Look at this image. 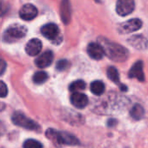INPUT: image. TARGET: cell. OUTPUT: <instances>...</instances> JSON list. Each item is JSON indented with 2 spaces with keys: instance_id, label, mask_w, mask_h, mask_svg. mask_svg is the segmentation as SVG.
Returning <instances> with one entry per match:
<instances>
[{
  "instance_id": "cell-18",
  "label": "cell",
  "mask_w": 148,
  "mask_h": 148,
  "mask_svg": "<svg viewBox=\"0 0 148 148\" xmlns=\"http://www.w3.org/2000/svg\"><path fill=\"white\" fill-rule=\"evenodd\" d=\"M107 77L115 84H119V73L114 66H110L107 69Z\"/></svg>"
},
{
  "instance_id": "cell-4",
  "label": "cell",
  "mask_w": 148,
  "mask_h": 148,
  "mask_svg": "<svg viewBox=\"0 0 148 148\" xmlns=\"http://www.w3.org/2000/svg\"><path fill=\"white\" fill-rule=\"evenodd\" d=\"M26 32H27V30L25 26L18 25H12L6 30L5 33V39L9 42L20 39L26 35Z\"/></svg>"
},
{
  "instance_id": "cell-14",
  "label": "cell",
  "mask_w": 148,
  "mask_h": 148,
  "mask_svg": "<svg viewBox=\"0 0 148 148\" xmlns=\"http://www.w3.org/2000/svg\"><path fill=\"white\" fill-rule=\"evenodd\" d=\"M71 102L72 106L79 109L85 108L88 104V98L86 95L81 92H74L71 97Z\"/></svg>"
},
{
  "instance_id": "cell-20",
  "label": "cell",
  "mask_w": 148,
  "mask_h": 148,
  "mask_svg": "<svg viewBox=\"0 0 148 148\" xmlns=\"http://www.w3.org/2000/svg\"><path fill=\"white\" fill-rule=\"evenodd\" d=\"M70 91L74 92H79V91H82L84 89H86V83L83 80H77L74 81L70 85L69 87Z\"/></svg>"
},
{
  "instance_id": "cell-23",
  "label": "cell",
  "mask_w": 148,
  "mask_h": 148,
  "mask_svg": "<svg viewBox=\"0 0 148 148\" xmlns=\"http://www.w3.org/2000/svg\"><path fill=\"white\" fill-rule=\"evenodd\" d=\"M8 94V89L6 85L3 82L0 81V98H5Z\"/></svg>"
},
{
  "instance_id": "cell-2",
  "label": "cell",
  "mask_w": 148,
  "mask_h": 148,
  "mask_svg": "<svg viewBox=\"0 0 148 148\" xmlns=\"http://www.w3.org/2000/svg\"><path fill=\"white\" fill-rule=\"evenodd\" d=\"M45 135L56 146H61L63 145H76L79 144V139L74 135L69 132L57 131L52 128L48 129Z\"/></svg>"
},
{
  "instance_id": "cell-22",
  "label": "cell",
  "mask_w": 148,
  "mask_h": 148,
  "mask_svg": "<svg viewBox=\"0 0 148 148\" xmlns=\"http://www.w3.org/2000/svg\"><path fill=\"white\" fill-rule=\"evenodd\" d=\"M68 66H69V62L65 59H61L57 63L56 69L59 71H64L65 69H67Z\"/></svg>"
},
{
  "instance_id": "cell-1",
  "label": "cell",
  "mask_w": 148,
  "mask_h": 148,
  "mask_svg": "<svg viewBox=\"0 0 148 148\" xmlns=\"http://www.w3.org/2000/svg\"><path fill=\"white\" fill-rule=\"evenodd\" d=\"M99 44L102 46L104 50L105 55H106L111 60L114 62L122 63L128 58L129 51L125 47L115 42H112L104 37H99Z\"/></svg>"
},
{
  "instance_id": "cell-13",
  "label": "cell",
  "mask_w": 148,
  "mask_h": 148,
  "mask_svg": "<svg viewBox=\"0 0 148 148\" xmlns=\"http://www.w3.org/2000/svg\"><path fill=\"white\" fill-rule=\"evenodd\" d=\"M60 17L64 24L68 25L71 18V10L69 0H62L60 4Z\"/></svg>"
},
{
  "instance_id": "cell-6",
  "label": "cell",
  "mask_w": 148,
  "mask_h": 148,
  "mask_svg": "<svg viewBox=\"0 0 148 148\" xmlns=\"http://www.w3.org/2000/svg\"><path fill=\"white\" fill-rule=\"evenodd\" d=\"M135 9L134 0H118L116 12L121 17H125L132 13Z\"/></svg>"
},
{
  "instance_id": "cell-3",
  "label": "cell",
  "mask_w": 148,
  "mask_h": 148,
  "mask_svg": "<svg viewBox=\"0 0 148 148\" xmlns=\"http://www.w3.org/2000/svg\"><path fill=\"white\" fill-rule=\"evenodd\" d=\"M12 122L13 124H15L16 125L27 129V130H31V131H39L40 130V126L39 125L33 121L32 119H31L30 118L26 117L25 114L21 113V112H15L12 116Z\"/></svg>"
},
{
  "instance_id": "cell-12",
  "label": "cell",
  "mask_w": 148,
  "mask_h": 148,
  "mask_svg": "<svg viewBox=\"0 0 148 148\" xmlns=\"http://www.w3.org/2000/svg\"><path fill=\"white\" fill-rule=\"evenodd\" d=\"M53 58H54V55H53L52 51H46L36 58L35 64L38 68H46L51 64V63L53 61Z\"/></svg>"
},
{
  "instance_id": "cell-11",
  "label": "cell",
  "mask_w": 148,
  "mask_h": 148,
  "mask_svg": "<svg viewBox=\"0 0 148 148\" xmlns=\"http://www.w3.org/2000/svg\"><path fill=\"white\" fill-rule=\"evenodd\" d=\"M87 53L92 59L100 60L104 58L105 52L99 43H90L87 46Z\"/></svg>"
},
{
  "instance_id": "cell-26",
  "label": "cell",
  "mask_w": 148,
  "mask_h": 148,
  "mask_svg": "<svg viewBox=\"0 0 148 148\" xmlns=\"http://www.w3.org/2000/svg\"><path fill=\"white\" fill-rule=\"evenodd\" d=\"M107 125H108L109 127H112V126H114V125H117V120H116V119H110V120L108 121Z\"/></svg>"
},
{
  "instance_id": "cell-16",
  "label": "cell",
  "mask_w": 148,
  "mask_h": 148,
  "mask_svg": "<svg viewBox=\"0 0 148 148\" xmlns=\"http://www.w3.org/2000/svg\"><path fill=\"white\" fill-rule=\"evenodd\" d=\"M130 116L134 120H140L145 116V110L140 105H134L130 110Z\"/></svg>"
},
{
  "instance_id": "cell-21",
  "label": "cell",
  "mask_w": 148,
  "mask_h": 148,
  "mask_svg": "<svg viewBox=\"0 0 148 148\" xmlns=\"http://www.w3.org/2000/svg\"><path fill=\"white\" fill-rule=\"evenodd\" d=\"M24 148H43V145L35 139H27L24 143Z\"/></svg>"
},
{
  "instance_id": "cell-28",
  "label": "cell",
  "mask_w": 148,
  "mask_h": 148,
  "mask_svg": "<svg viewBox=\"0 0 148 148\" xmlns=\"http://www.w3.org/2000/svg\"><path fill=\"white\" fill-rule=\"evenodd\" d=\"M5 108V104L4 103H1L0 102V112H2L4 109Z\"/></svg>"
},
{
  "instance_id": "cell-24",
  "label": "cell",
  "mask_w": 148,
  "mask_h": 148,
  "mask_svg": "<svg viewBox=\"0 0 148 148\" xmlns=\"http://www.w3.org/2000/svg\"><path fill=\"white\" fill-rule=\"evenodd\" d=\"M7 11V5L3 1V0H0V17L4 16Z\"/></svg>"
},
{
  "instance_id": "cell-8",
  "label": "cell",
  "mask_w": 148,
  "mask_h": 148,
  "mask_svg": "<svg viewBox=\"0 0 148 148\" xmlns=\"http://www.w3.org/2000/svg\"><path fill=\"white\" fill-rule=\"evenodd\" d=\"M38 15V9L31 4L25 5L19 11V16L25 21L34 19Z\"/></svg>"
},
{
  "instance_id": "cell-17",
  "label": "cell",
  "mask_w": 148,
  "mask_h": 148,
  "mask_svg": "<svg viewBox=\"0 0 148 148\" xmlns=\"http://www.w3.org/2000/svg\"><path fill=\"white\" fill-rule=\"evenodd\" d=\"M91 92L97 95V96H99V95H102L106 90V86H105V84L102 82V81H99V80H96V81H93L92 84H91Z\"/></svg>"
},
{
  "instance_id": "cell-5",
  "label": "cell",
  "mask_w": 148,
  "mask_h": 148,
  "mask_svg": "<svg viewBox=\"0 0 148 148\" xmlns=\"http://www.w3.org/2000/svg\"><path fill=\"white\" fill-rule=\"evenodd\" d=\"M142 21L139 18H132L119 25L118 31L121 34H128L138 31L142 27Z\"/></svg>"
},
{
  "instance_id": "cell-9",
  "label": "cell",
  "mask_w": 148,
  "mask_h": 148,
  "mask_svg": "<svg viewBox=\"0 0 148 148\" xmlns=\"http://www.w3.org/2000/svg\"><path fill=\"white\" fill-rule=\"evenodd\" d=\"M127 42L133 48L143 51L148 48V40L142 35H134L127 39Z\"/></svg>"
},
{
  "instance_id": "cell-10",
  "label": "cell",
  "mask_w": 148,
  "mask_h": 148,
  "mask_svg": "<svg viewBox=\"0 0 148 148\" xmlns=\"http://www.w3.org/2000/svg\"><path fill=\"white\" fill-rule=\"evenodd\" d=\"M41 33L45 38L51 39V40H53L58 37L59 28L55 24H52V23L47 24L41 28Z\"/></svg>"
},
{
  "instance_id": "cell-7",
  "label": "cell",
  "mask_w": 148,
  "mask_h": 148,
  "mask_svg": "<svg viewBox=\"0 0 148 148\" xmlns=\"http://www.w3.org/2000/svg\"><path fill=\"white\" fill-rule=\"evenodd\" d=\"M144 63L141 60L137 61L129 70L128 77L130 79H137L138 81L143 82L145 81V73L143 71Z\"/></svg>"
},
{
  "instance_id": "cell-19",
  "label": "cell",
  "mask_w": 148,
  "mask_h": 148,
  "mask_svg": "<svg viewBox=\"0 0 148 148\" xmlns=\"http://www.w3.org/2000/svg\"><path fill=\"white\" fill-rule=\"evenodd\" d=\"M33 82L37 85H40L45 83L47 79H48V75L45 71H40L36 72L34 75H33Z\"/></svg>"
},
{
  "instance_id": "cell-27",
  "label": "cell",
  "mask_w": 148,
  "mask_h": 148,
  "mask_svg": "<svg viewBox=\"0 0 148 148\" xmlns=\"http://www.w3.org/2000/svg\"><path fill=\"white\" fill-rule=\"evenodd\" d=\"M127 86H125V85H120V90L122 91V92H126L127 91Z\"/></svg>"
},
{
  "instance_id": "cell-25",
  "label": "cell",
  "mask_w": 148,
  "mask_h": 148,
  "mask_svg": "<svg viewBox=\"0 0 148 148\" xmlns=\"http://www.w3.org/2000/svg\"><path fill=\"white\" fill-rule=\"evenodd\" d=\"M5 69H6V62L0 56V75H2L5 72Z\"/></svg>"
},
{
  "instance_id": "cell-15",
  "label": "cell",
  "mask_w": 148,
  "mask_h": 148,
  "mask_svg": "<svg viewBox=\"0 0 148 148\" xmlns=\"http://www.w3.org/2000/svg\"><path fill=\"white\" fill-rule=\"evenodd\" d=\"M42 50V43L38 38L31 39L25 45V51L30 56L38 55Z\"/></svg>"
}]
</instances>
